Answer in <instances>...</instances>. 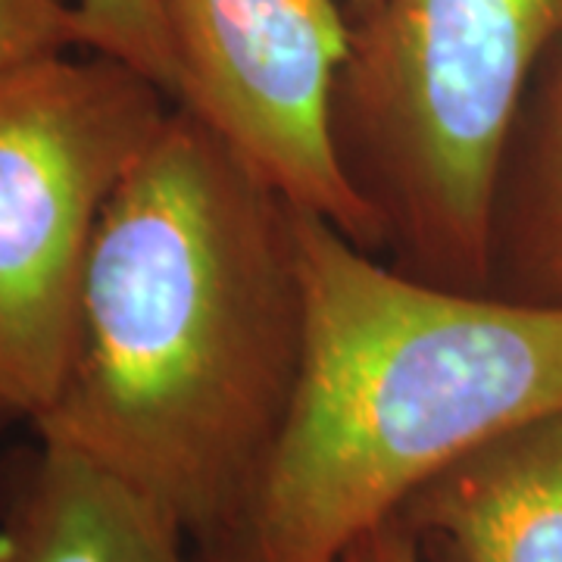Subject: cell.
Segmentation results:
<instances>
[{"mask_svg":"<svg viewBox=\"0 0 562 562\" xmlns=\"http://www.w3.org/2000/svg\"><path fill=\"white\" fill-rule=\"evenodd\" d=\"M297 210L172 106L94 225L60 391L32 425L157 503L198 557L235 519L297 387Z\"/></svg>","mask_w":562,"mask_h":562,"instance_id":"cell-1","label":"cell"},{"mask_svg":"<svg viewBox=\"0 0 562 562\" xmlns=\"http://www.w3.org/2000/svg\"><path fill=\"white\" fill-rule=\"evenodd\" d=\"M297 247V387L201 562H347L443 469L562 413V306L425 284L310 210Z\"/></svg>","mask_w":562,"mask_h":562,"instance_id":"cell-2","label":"cell"},{"mask_svg":"<svg viewBox=\"0 0 562 562\" xmlns=\"http://www.w3.org/2000/svg\"><path fill=\"white\" fill-rule=\"evenodd\" d=\"M562 44V0H379L350 22L331 135L382 260L487 288L491 210L525 98Z\"/></svg>","mask_w":562,"mask_h":562,"instance_id":"cell-3","label":"cell"},{"mask_svg":"<svg viewBox=\"0 0 562 562\" xmlns=\"http://www.w3.org/2000/svg\"><path fill=\"white\" fill-rule=\"evenodd\" d=\"M172 106L94 50L0 72V428L57 397L94 225Z\"/></svg>","mask_w":562,"mask_h":562,"instance_id":"cell-4","label":"cell"},{"mask_svg":"<svg viewBox=\"0 0 562 562\" xmlns=\"http://www.w3.org/2000/svg\"><path fill=\"white\" fill-rule=\"evenodd\" d=\"M179 103L301 210L382 257L379 225L344 176L331 98L350 50L341 0H160Z\"/></svg>","mask_w":562,"mask_h":562,"instance_id":"cell-5","label":"cell"},{"mask_svg":"<svg viewBox=\"0 0 562 562\" xmlns=\"http://www.w3.org/2000/svg\"><path fill=\"white\" fill-rule=\"evenodd\" d=\"M0 562L201 560L157 503L38 438L0 460Z\"/></svg>","mask_w":562,"mask_h":562,"instance_id":"cell-6","label":"cell"},{"mask_svg":"<svg viewBox=\"0 0 562 562\" xmlns=\"http://www.w3.org/2000/svg\"><path fill=\"white\" fill-rule=\"evenodd\" d=\"M397 519L447 562H562V413L453 462Z\"/></svg>","mask_w":562,"mask_h":562,"instance_id":"cell-7","label":"cell"},{"mask_svg":"<svg viewBox=\"0 0 562 562\" xmlns=\"http://www.w3.org/2000/svg\"><path fill=\"white\" fill-rule=\"evenodd\" d=\"M484 294L562 306V44L541 66L503 154Z\"/></svg>","mask_w":562,"mask_h":562,"instance_id":"cell-8","label":"cell"},{"mask_svg":"<svg viewBox=\"0 0 562 562\" xmlns=\"http://www.w3.org/2000/svg\"><path fill=\"white\" fill-rule=\"evenodd\" d=\"M85 47L132 66L179 103V66L160 0H76Z\"/></svg>","mask_w":562,"mask_h":562,"instance_id":"cell-9","label":"cell"},{"mask_svg":"<svg viewBox=\"0 0 562 562\" xmlns=\"http://www.w3.org/2000/svg\"><path fill=\"white\" fill-rule=\"evenodd\" d=\"M85 47L76 0H0V72Z\"/></svg>","mask_w":562,"mask_h":562,"instance_id":"cell-10","label":"cell"},{"mask_svg":"<svg viewBox=\"0 0 562 562\" xmlns=\"http://www.w3.org/2000/svg\"><path fill=\"white\" fill-rule=\"evenodd\" d=\"M347 562H447L441 553H435L428 543L422 541L413 528L394 516L384 525H379L375 531H369L353 553L347 557Z\"/></svg>","mask_w":562,"mask_h":562,"instance_id":"cell-11","label":"cell"},{"mask_svg":"<svg viewBox=\"0 0 562 562\" xmlns=\"http://www.w3.org/2000/svg\"><path fill=\"white\" fill-rule=\"evenodd\" d=\"M375 3H379V0H341L344 13L350 16V22L362 20V16H369Z\"/></svg>","mask_w":562,"mask_h":562,"instance_id":"cell-12","label":"cell"}]
</instances>
